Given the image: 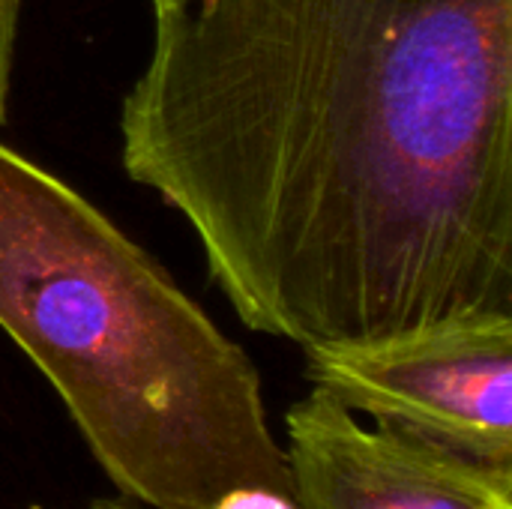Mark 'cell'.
<instances>
[{"label":"cell","mask_w":512,"mask_h":509,"mask_svg":"<svg viewBox=\"0 0 512 509\" xmlns=\"http://www.w3.org/2000/svg\"><path fill=\"white\" fill-rule=\"evenodd\" d=\"M120 162L297 348L512 315V0H150Z\"/></svg>","instance_id":"1"},{"label":"cell","mask_w":512,"mask_h":509,"mask_svg":"<svg viewBox=\"0 0 512 509\" xmlns=\"http://www.w3.org/2000/svg\"><path fill=\"white\" fill-rule=\"evenodd\" d=\"M0 330L120 498L144 509H213L234 489L294 498L252 357L99 207L3 141Z\"/></svg>","instance_id":"2"},{"label":"cell","mask_w":512,"mask_h":509,"mask_svg":"<svg viewBox=\"0 0 512 509\" xmlns=\"http://www.w3.org/2000/svg\"><path fill=\"white\" fill-rule=\"evenodd\" d=\"M303 375L351 414L512 468V315L303 348Z\"/></svg>","instance_id":"3"},{"label":"cell","mask_w":512,"mask_h":509,"mask_svg":"<svg viewBox=\"0 0 512 509\" xmlns=\"http://www.w3.org/2000/svg\"><path fill=\"white\" fill-rule=\"evenodd\" d=\"M282 447L297 509H512V468L369 423L321 390L285 411Z\"/></svg>","instance_id":"4"},{"label":"cell","mask_w":512,"mask_h":509,"mask_svg":"<svg viewBox=\"0 0 512 509\" xmlns=\"http://www.w3.org/2000/svg\"><path fill=\"white\" fill-rule=\"evenodd\" d=\"M18 18H21V0H0V126L9 117V93H12V66H15Z\"/></svg>","instance_id":"5"},{"label":"cell","mask_w":512,"mask_h":509,"mask_svg":"<svg viewBox=\"0 0 512 509\" xmlns=\"http://www.w3.org/2000/svg\"><path fill=\"white\" fill-rule=\"evenodd\" d=\"M213 509H297L291 495L270 489H234Z\"/></svg>","instance_id":"6"},{"label":"cell","mask_w":512,"mask_h":509,"mask_svg":"<svg viewBox=\"0 0 512 509\" xmlns=\"http://www.w3.org/2000/svg\"><path fill=\"white\" fill-rule=\"evenodd\" d=\"M87 509H144L126 498H102V501H93Z\"/></svg>","instance_id":"7"}]
</instances>
